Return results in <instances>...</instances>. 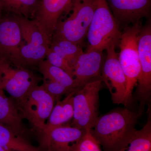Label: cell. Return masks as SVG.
<instances>
[{
    "mask_svg": "<svg viewBox=\"0 0 151 151\" xmlns=\"http://www.w3.org/2000/svg\"><path fill=\"white\" fill-rule=\"evenodd\" d=\"M102 52L86 51L78 58L73 67V78L78 89L87 82L100 77Z\"/></svg>",
    "mask_w": 151,
    "mask_h": 151,
    "instance_id": "obj_15",
    "label": "cell"
},
{
    "mask_svg": "<svg viewBox=\"0 0 151 151\" xmlns=\"http://www.w3.org/2000/svg\"><path fill=\"white\" fill-rule=\"evenodd\" d=\"M103 81L100 78L86 83L73 97V116L70 126L90 132L98 118L99 92Z\"/></svg>",
    "mask_w": 151,
    "mask_h": 151,
    "instance_id": "obj_5",
    "label": "cell"
},
{
    "mask_svg": "<svg viewBox=\"0 0 151 151\" xmlns=\"http://www.w3.org/2000/svg\"><path fill=\"white\" fill-rule=\"evenodd\" d=\"M10 14L1 17L0 19V60L15 67L28 68L21 53L20 28L14 15Z\"/></svg>",
    "mask_w": 151,
    "mask_h": 151,
    "instance_id": "obj_8",
    "label": "cell"
},
{
    "mask_svg": "<svg viewBox=\"0 0 151 151\" xmlns=\"http://www.w3.org/2000/svg\"><path fill=\"white\" fill-rule=\"evenodd\" d=\"M16 102L23 119L40 133L44 129L56 100L42 85H37Z\"/></svg>",
    "mask_w": 151,
    "mask_h": 151,
    "instance_id": "obj_6",
    "label": "cell"
},
{
    "mask_svg": "<svg viewBox=\"0 0 151 151\" xmlns=\"http://www.w3.org/2000/svg\"><path fill=\"white\" fill-rule=\"evenodd\" d=\"M86 132L70 125L56 127L39 134L40 151H73L76 144Z\"/></svg>",
    "mask_w": 151,
    "mask_h": 151,
    "instance_id": "obj_12",
    "label": "cell"
},
{
    "mask_svg": "<svg viewBox=\"0 0 151 151\" xmlns=\"http://www.w3.org/2000/svg\"><path fill=\"white\" fill-rule=\"evenodd\" d=\"M76 92H70L62 100H56L44 129L41 133H46L56 127L65 125L73 119V97Z\"/></svg>",
    "mask_w": 151,
    "mask_h": 151,
    "instance_id": "obj_17",
    "label": "cell"
},
{
    "mask_svg": "<svg viewBox=\"0 0 151 151\" xmlns=\"http://www.w3.org/2000/svg\"><path fill=\"white\" fill-rule=\"evenodd\" d=\"M73 0H41L34 19L51 42L60 19Z\"/></svg>",
    "mask_w": 151,
    "mask_h": 151,
    "instance_id": "obj_14",
    "label": "cell"
},
{
    "mask_svg": "<svg viewBox=\"0 0 151 151\" xmlns=\"http://www.w3.org/2000/svg\"><path fill=\"white\" fill-rule=\"evenodd\" d=\"M116 47L115 45H112L106 50L107 57L101 78L108 87L113 103L126 107L127 79L119 62Z\"/></svg>",
    "mask_w": 151,
    "mask_h": 151,
    "instance_id": "obj_11",
    "label": "cell"
},
{
    "mask_svg": "<svg viewBox=\"0 0 151 151\" xmlns=\"http://www.w3.org/2000/svg\"><path fill=\"white\" fill-rule=\"evenodd\" d=\"M43 77V81L56 82L65 86L70 92L78 90L74 78L65 70L52 65L47 60H44L37 65Z\"/></svg>",
    "mask_w": 151,
    "mask_h": 151,
    "instance_id": "obj_18",
    "label": "cell"
},
{
    "mask_svg": "<svg viewBox=\"0 0 151 151\" xmlns=\"http://www.w3.org/2000/svg\"><path fill=\"white\" fill-rule=\"evenodd\" d=\"M140 73L134 96L139 103L138 113L142 114L151 96V27L149 24L142 29L138 44Z\"/></svg>",
    "mask_w": 151,
    "mask_h": 151,
    "instance_id": "obj_9",
    "label": "cell"
},
{
    "mask_svg": "<svg viewBox=\"0 0 151 151\" xmlns=\"http://www.w3.org/2000/svg\"><path fill=\"white\" fill-rule=\"evenodd\" d=\"M15 16L21 31L22 57L28 67L37 65L46 58L51 42L34 19Z\"/></svg>",
    "mask_w": 151,
    "mask_h": 151,
    "instance_id": "obj_7",
    "label": "cell"
},
{
    "mask_svg": "<svg viewBox=\"0 0 151 151\" xmlns=\"http://www.w3.org/2000/svg\"><path fill=\"white\" fill-rule=\"evenodd\" d=\"M2 11L30 19L35 18L41 0H0Z\"/></svg>",
    "mask_w": 151,
    "mask_h": 151,
    "instance_id": "obj_19",
    "label": "cell"
},
{
    "mask_svg": "<svg viewBox=\"0 0 151 151\" xmlns=\"http://www.w3.org/2000/svg\"><path fill=\"white\" fill-rule=\"evenodd\" d=\"M2 9L1 6V2H0V19H1V13L2 12Z\"/></svg>",
    "mask_w": 151,
    "mask_h": 151,
    "instance_id": "obj_27",
    "label": "cell"
},
{
    "mask_svg": "<svg viewBox=\"0 0 151 151\" xmlns=\"http://www.w3.org/2000/svg\"><path fill=\"white\" fill-rule=\"evenodd\" d=\"M148 119L144 127L137 130L129 143L118 151H151V110L148 105Z\"/></svg>",
    "mask_w": 151,
    "mask_h": 151,
    "instance_id": "obj_21",
    "label": "cell"
},
{
    "mask_svg": "<svg viewBox=\"0 0 151 151\" xmlns=\"http://www.w3.org/2000/svg\"><path fill=\"white\" fill-rule=\"evenodd\" d=\"M21 113L15 100L0 95V124L22 135L25 132Z\"/></svg>",
    "mask_w": 151,
    "mask_h": 151,
    "instance_id": "obj_16",
    "label": "cell"
},
{
    "mask_svg": "<svg viewBox=\"0 0 151 151\" xmlns=\"http://www.w3.org/2000/svg\"><path fill=\"white\" fill-rule=\"evenodd\" d=\"M0 146L12 151H40L23 137L0 124Z\"/></svg>",
    "mask_w": 151,
    "mask_h": 151,
    "instance_id": "obj_20",
    "label": "cell"
},
{
    "mask_svg": "<svg viewBox=\"0 0 151 151\" xmlns=\"http://www.w3.org/2000/svg\"><path fill=\"white\" fill-rule=\"evenodd\" d=\"M0 95H5V94H4V90H3L2 88L1 77H0Z\"/></svg>",
    "mask_w": 151,
    "mask_h": 151,
    "instance_id": "obj_25",
    "label": "cell"
},
{
    "mask_svg": "<svg viewBox=\"0 0 151 151\" xmlns=\"http://www.w3.org/2000/svg\"><path fill=\"white\" fill-rule=\"evenodd\" d=\"M119 26H129L149 17L151 0H107Z\"/></svg>",
    "mask_w": 151,
    "mask_h": 151,
    "instance_id": "obj_13",
    "label": "cell"
},
{
    "mask_svg": "<svg viewBox=\"0 0 151 151\" xmlns=\"http://www.w3.org/2000/svg\"><path fill=\"white\" fill-rule=\"evenodd\" d=\"M121 35L107 0H95L94 14L86 35V51L103 52L111 45L116 46Z\"/></svg>",
    "mask_w": 151,
    "mask_h": 151,
    "instance_id": "obj_3",
    "label": "cell"
},
{
    "mask_svg": "<svg viewBox=\"0 0 151 151\" xmlns=\"http://www.w3.org/2000/svg\"><path fill=\"white\" fill-rule=\"evenodd\" d=\"M73 151H102L100 145L91 132H86L76 143Z\"/></svg>",
    "mask_w": 151,
    "mask_h": 151,
    "instance_id": "obj_23",
    "label": "cell"
},
{
    "mask_svg": "<svg viewBox=\"0 0 151 151\" xmlns=\"http://www.w3.org/2000/svg\"><path fill=\"white\" fill-rule=\"evenodd\" d=\"M95 4V0H73L60 19L52 38L64 39L82 46L93 18Z\"/></svg>",
    "mask_w": 151,
    "mask_h": 151,
    "instance_id": "obj_2",
    "label": "cell"
},
{
    "mask_svg": "<svg viewBox=\"0 0 151 151\" xmlns=\"http://www.w3.org/2000/svg\"><path fill=\"white\" fill-rule=\"evenodd\" d=\"M0 77L3 90L18 102L38 85V77L29 69L18 68L0 60Z\"/></svg>",
    "mask_w": 151,
    "mask_h": 151,
    "instance_id": "obj_10",
    "label": "cell"
},
{
    "mask_svg": "<svg viewBox=\"0 0 151 151\" xmlns=\"http://www.w3.org/2000/svg\"><path fill=\"white\" fill-rule=\"evenodd\" d=\"M143 27L140 21L124 28L119 42V61L127 82L126 107L132 102V93L140 73L138 44Z\"/></svg>",
    "mask_w": 151,
    "mask_h": 151,
    "instance_id": "obj_4",
    "label": "cell"
},
{
    "mask_svg": "<svg viewBox=\"0 0 151 151\" xmlns=\"http://www.w3.org/2000/svg\"><path fill=\"white\" fill-rule=\"evenodd\" d=\"M0 151H12L10 150H8V149L5 148L1 146H0Z\"/></svg>",
    "mask_w": 151,
    "mask_h": 151,
    "instance_id": "obj_26",
    "label": "cell"
},
{
    "mask_svg": "<svg viewBox=\"0 0 151 151\" xmlns=\"http://www.w3.org/2000/svg\"><path fill=\"white\" fill-rule=\"evenodd\" d=\"M140 116L127 108L115 109L98 117L90 132L104 151H118L133 137Z\"/></svg>",
    "mask_w": 151,
    "mask_h": 151,
    "instance_id": "obj_1",
    "label": "cell"
},
{
    "mask_svg": "<svg viewBox=\"0 0 151 151\" xmlns=\"http://www.w3.org/2000/svg\"><path fill=\"white\" fill-rule=\"evenodd\" d=\"M46 59L52 65L61 68L73 77V68L70 66L67 60L60 55L53 51L50 47L49 48L47 54Z\"/></svg>",
    "mask_w": 151,
    "mask_h": 151,
    "instance_id": "obj_24",
    "label": "cell"
},
{
    "mask_svg": "<svg viewBox=\"0 0 151 151\" xmlns=\"http://www.w3.org/2000/svg\"><path fill=\"white\" fill-rule=\"evenodd\" d=\"M50 47L63 57L73 69L78 58L84 52L81 45L59 38H52Z\"/></svg>",
    "mask_w": 151,
    "mask_h": 151,
    "instance_id": "obj_22",
    "label": "cell"
}]
</instances>
